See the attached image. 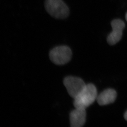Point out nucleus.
<instances>
[{
	"label": "nucleus",
	"instance_id": "nucleus-1",
	"mask_svg": "<svg viewBox=\"0 0 127 127\" xmlns=\"http://www.w3.org/2000/svg\"><path fill=\"white\" fill-rule=\"evenodd\" d=\"M44 6L47 12L56 19H65L70 15V8L63 0H44Z\"/></svg>",
	"mask_w": 127,
	"mask_h": 127
},
{
	"label": "nucleus",
	"instance_id": "nucleus-9",
	"mask_svg": "<svg viewBox=\"0 0 127 127\" xmlns=\"http://www.w3.org/2000/svg\"><path fill=\"white\" fill-rule=\"evenodd\" d=\"M126 20L127 21V13H126Z\"/></svg>",
	"mask_w": 127,
	"mask_h": 127
},
{
	"label": "nucleus",
	"instance_id": "nucleus-4",
	"mask_svg": "<svg viewBox=\"0 0 127 127\" xmlns=\"http://www.w3.org/2000/svg\"><path fill=\"white\" fill-rule=\"evenodd\" d=\"M64 84L69 94L73 99L83 91L86 85L82 79L73 76L65 77Z\"/></svg>",
	"mask_w": 127,
	"mask_h": 127
},
{
	"label": "nucleus",
	"instance_id": "nucleus-7",
	"mask_svg": "<svg viewBox=\"0 0 127 127\" xmlns=\"http://www.w3.org/2000/svg\"><path fill=\"white\" fill-rule=\"evenodd\" d=\"M116 97V91L113 89H107L97 95V101L100 105H106L114 102Z\"/></svg>",
	"mask_w": 127,
	"mask_h": 127
},
{
	"label": "nucleus",
	"instance_id": "nucleus-3",
	"mask_svg": "<svg viewBox=\"0 0 127 127\" xmlns=\"http://www.w3.org/2000/svg\"><path fill=\"white\" fill-rule=\"evenodd\" d=\"M72 56V51L67 46L56 47L49 53L50 60L54 64L58 65H64L69 62Z\"/></svg>",
	"mask_w": 127,
	"mask_h": 127
},
{
	"label": "nucleus",
	"instance_id": "nucleus-6",
	"mask_svg": "<svg viewBox=\"0 0 127 127\" xmlns=\"http://www.w3.org/2000/svg\"><path fill=\"white\" fill-rule=\"evenodd\" d=\"M70 124L72 127H81L86 122V109L75 108L70 114Z\"/></svg>",
	"mask_w": 127,
	"mask_h": 127
},
{
	"label": "nucleus",
	"instance_id": "nucleus-8",
	"mask_svg": "<svg viewBox=\"0 0 127 127\" xmlns=\"http://www.w3.org/2000/svg\"><path fill=\"white\" fill-rule=\"evenodd\" d=\"M124 116V118H125V119L127 121V111L125 112Z\"/></svg>",
	"mask_w": 127,
	"mask_h": 127
},
{
	"label": "nucleus",
	"instance_id": "nucleus-2",
	"mask_svg": "<svg viewBox=\"0 0 127 127\" xmlns=\"http://www.w3.org/2000/svg\"><path fill=\"white\" fill-rule=\"evenodd\" d=\"M97 90L93 84H86L83 91L74 99L75 108H86L92 104L97 98Z\"/></svg>",
	"mask_w": 127,
	"mask_h": 127
},
{
	"label": "nucleus",
	"instance_id": "nucleus-5",
	"mask_svg": "<svg viewBox=\"0 0 127 127\" xmlns=\"http://www.w3.org/2000/svg\"><path fill=\"white\" fill-rule=\"evenodd\" d=\"M112 31L109 34L107 41L113 45L120 41L122 37L123 31L125 27V23L121 19H114L111 22Z\"/></svg>",
	"mask_w": 127,
	"mask_h": 127
}]
</instances>
